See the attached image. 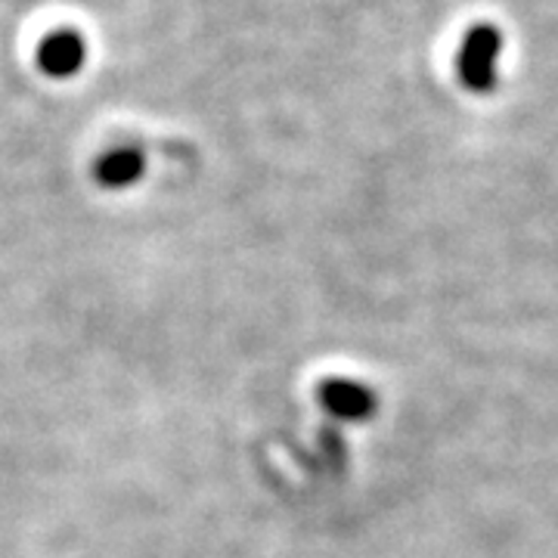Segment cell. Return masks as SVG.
<instances>
[{"instance_id":"obj_3","label":"cell","mask_w":558,"mask_h":558,"mask_svg":"<svg viewBox=\"0 0 558 558\" xmlns=\"http://www.w3.org/2000/svg\"><path fill=\"white\" fill-rule=\"evenodd\" d=\"M87 60V44L78 32H53L40 40L38 65L47 78H72Z\"/></svg>"},{"instance_id":"obj_1","label":"cell","mask_w":558,"mask_h":558,"mask_svg":"<svg viewBox=\"0 0 558 558\" xmlns=\"http://www.w3.org/2000/svg\"><path fill=\"white\" fill-rule=\"evenodd\" d=\"M502 50V35L494 22H475L457 53V78L472 94H490L497 87V60Z\"/></svg>"},{"instance_id":"obj_4","label":"cell","mask_w":558,"mask_h":558,"mask_svg":"<svg viewBox=\"0 0 558 558\" xmlns=\"http://www.w3.org/2000/svg\"><path fill=\"white\" fill-rule=\"evenodd\" d=\"M143 168H146V161H143V153L137 146H119V149H109L97 159L94 178L106 190H124V186H131L143 178Z\"/></svg>"},{"instance_id":"obj_2","label":"cell","mask_w":558,"mask_h":558,"mask_svg":"<svg viewBox=\"0 0 558 558\" xmlns=\"http://www.w3.org/2000/svg\"><path fill=\"white\" fill-rule=\"evenodd\" d=\"M319 400L332 416L348 418V422H363L376 413L379 400L373 395V388H366L363 381L351 379H329L319 385Z\"/></svg>"}]
</instances>
